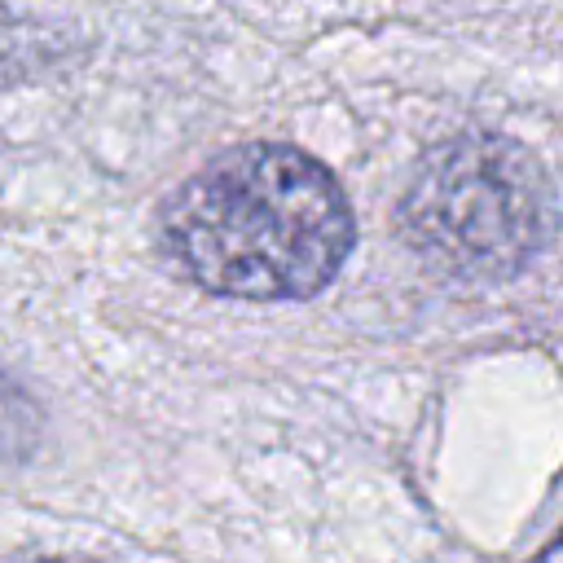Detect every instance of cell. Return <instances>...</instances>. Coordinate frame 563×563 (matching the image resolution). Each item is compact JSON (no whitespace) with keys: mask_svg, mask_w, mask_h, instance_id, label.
<instances>
[{"mask_svg":"<svg viewBox=\"0 0 563 563\" xmlns=\"http://www.w3.org/2000/svg\"><path fill=\"white\" fill-rule=\"evenodd\" d=\"M352 238L356 220L330 167L277 141L216 154L158 211V242L194 286L260 303L325 290Z\"/></svg>","mask_w":563,"mask_h":563,"instance_id":"obj_1","label":"cell"},{"mask_svg":"<svg viewBox=\"0 0 563 563\" xmlns=\"http://www.w3.org/2000/svg\"><path fill=\"white\" fill-rule=\"evenodd\" d=\"M400 229L444 277L510 282L554 242L559 189L523 141L462 132L418 158Z\"/></svg>","mask_w":563,"mask_h":563,"instance_id":"obj_2","label":"cell"},{"mask_svg":"<svg viewBox=\"0 0 563 563\" xmlns=\"http://www.w3.org/2000/svg\"><path fill=\"white\" fill-rule=\"evenodd\" d=\"M66 62H70V40L57 26L18 13L9 0H0V92L48 79Z\"/></svg>","mask_w":563,"mask_h":563,"instance_id":"obj_3","label":"cell"},{"mask_svg":"<svg viewBox=\"0 0 563 563\" xmlns=\"http://www.w3.org/2000/svg\"><path fill=\"white\" fill-rule=\"evenodd\" d=\"M44 440V409L35 396L0 369V479L22 471Z\"/></svg>","mask_w":563,"mask_h":563,"instance_id":"obj_4","label":"cell"},{"mask_svg":"<svg viewBox=\"0 0 563 563\" xmlns=\"http://www.w3.org/2000/svg\"><path fill=\"white\" fill-rule=\"evenodd\" d=\"M541 554H563V528L554 532V541H550V545H541Z\"/></svg>","mask_w":563,"mask_h":563,"instance_id":"obj_5","label":"cell"}]
</instances>
